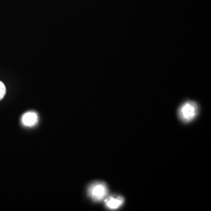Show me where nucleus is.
<instances>
[{"mask_svg": "<svg viewBox=\"0 0 211 211\" xmlns=\"http://www.w3.org/2000/svg\"><path fill=\"white\" fill-rule=\"evenodd\" d=\"M198 113V106L194 102L188 101L181 106L178 115L184 123H189L195 118Z\"/></svg>", "mask_w": 211, "mask_h": 211, "instance_id": "obj_1", "label": "nucleus"}, {"mask_svg": "<svg viewBox=\"0 0 211 211\" xmlns=\"http://www.w3.org/2000/svg\"><path fill=\"white\" fill-rule=\"evenodd\" d=\"M89 195L94 201H100L104 200L108 194L106 185L103 182H95L89 188Z\"/></svg>", "mask_w": 211, "mask_h": 211, "instance_id": "obj_2", "label": "nucleus"}, {"mask_svg": "<svg viewBox=\"0 0 211 211\" xmlns=\"http://www.w3.org/2000/svg\"><path fill=\"white\" fill-rule=\"evenodd\" d=\"M123 197L120 195L109 196L106 200V205L110 209H117L123 205Z\"/></svg>", "mask_w": 211, "mask_h": 211, "instance_id": "obj_3", "label": "nucleus"}, {"mask_svg": "<svg viewBox=\"0 0 211 211\" xmlns=\"http://www.w3.org/2000/svg\"><path fill=\"white\" fill-rule=\"evenodd\" d=\"M22 123L26 126H32L38 121L37 114L34 112H28L24 114L22 118Z\"/></svg>", "mask_w": 211, "mask_h": 211, "instance_id": "obj_4", "label": "nucleus"}, {"mask_svg": "<svg viewBox=\"0 0 211 211\" xmlns=\"http://www.w3.org/2000/svg\"><path fill=\"white\" fill-rule=\"evenodd\" d=\"M6 93V88L3 83L0 81V100L2 99Z\"/></svg>", "mask_w": 211, "mask_h": 211, "instance_id": "obj_5", "label": "nucleus"}]
</instances>
